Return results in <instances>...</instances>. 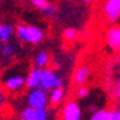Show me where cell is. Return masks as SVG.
<instances>
[{"mask_svg":"<svg viewBox=\"0 0 120 120\" xmlns=\"http://www.w3.org/2000/svg\"><path fill=\"white\" fill-rule=\"evenodd\" d=\"M103 15L108 22L113 24L120 19V0H104Z\"/></svg>","mask_w":120,"mask_h":120,"instance_id":"5","label":"cell"},{"mask_svg":"<svg viewBox=\"0 0 120 120\" xmlns=\"http://www.w3.org/2000/svg\"><path fill=\"white\" fill-rule=\"evenodd\" d=\"M3 83H4V88L8 92L16 94V92H20L24 87H26V75H24L19 70L8 71L7 74L4 75Z\"/></svg>","mask_w":120,"mask_h":120,"instance_id":"2","label":"cell"},{"mask_svg":"<svg viewBox=\"0 0 120 120\" xmlns=\"http://www.w3.org/2000/svg\"><path fill=\"white\" fill-rule=\"evenodd\" d=\"M20 120H49V115L46 109H36L28 106L21 111Z\"/></svg>","mask_w":120,"mask_h":120,"instance_id":"8","label":"cell"},{"mask_svg":"<svg viewBox=\"0 0 120 120\" xmlns=\"http://www.w3.org/2000/svg\"><path fill=\"white\" fill-rule=\"evenodd\" d=\"M88 77H90V67L86 65H81L79 67H77L74 73V83L78 86H85Z\"/></svg>","mask_w":120,"mask_h":120,"instance_id":"10","label":"cell"},{"mask_svg":"<svg viewBox=\"0 0 120 120\" xmlns=\"http://www.w3.org/2000/svg\"><path fill=\"white\" fill-rule=\"evenodd\" d=\"M116 96H117V99L120 100V85H119V87H117V90H116Z\"/></svg>","mask_w":120,"mask_h":120,"instance_id":"21","label":"cell"},{"mask_svg":"<svg viewBox=\"0 0 120 120\" xmlns=\"http://www.w3.org/2000/svg\"><path fill=\"white\" fill-rule=\"evenodd\" d=\"M90 120H108V111L104 109H98L91 115Z\"/></svg>","mask_w":120,"mask_h":120,"instance_id":"15","label":"cell"},{"mask_svg":"<svg viewBox=\"0 0 120 120\" xmlns=\"http://www.w3.org/2000/svg\"><path fill=\"white\" fill-rule=\"evenodd\" d=\"M13 36V26L9 24H1L0 26V40L3 44H7Z\"/></svg>","mask_w":120,"mask_h":120,"instance_id":"11","label":"cell"},{"mask_svg":"<svg viewBox=\"0 0 120 120\" xmlns=\"http://www.w3.org/2000/svg\"><path fill=\"white\" fill-rule=\"evenodd\" d=\"M26 102H28V106L32 107V108L46 109L50 99H49V96L46 95L45 90H42V88L40 87V88H33V90L29 91Z\"/></svg>","mask_w":120,"mask_h":120,"instance_id":"3","label":"cell"},{"mask_svg":"<svg viewBox=\"0 0 120 120\" xmlns=\"http://www.w3.org/2000/svg\"><path fill=\"white\" fill-rule=\"evenodd\" d=\"M40 87L49 91V90H54V88L62 87V79L60 78V75H57L53 70L50 69H44L42 75H41V86Z\"/></svg>","mask_w":120,"mask_h":120,"instance_id":"4","label":"cell"},{"mask_svg":"<svg viewBox=\"0 0 120 120\" xmlns=\"http://www.w3.org/2000/svg\"><path fill=\"white\" fill-rule=\"evenodd\" d=\"M88 94H90V88L86 87V86H79V88L77 90V96L78 98H86V96H88Z\"/></svg>","mask_w":120,"mask_h":120,"instance_id":"18","label":"cell"},{"mask_svg":"<svg viewBox=\"0 0 120 120\" xmlns=\"http://www.w3.org/2000/svg\"><path fill=\"white\" fill-rule=\"evenodd\" d=\"M56 12H57V8L54 7L53 4H49V7L44 11V13L48 15V16H53V15H56Z\"/></svg>","mask_w":120,"mask_h":120,"instance_id":"20","label":"cell"},{"mask_svg":"<svg viewBox=\"0 0 120 120\" xmlns=\"http://www.w3.org/2000/svg\"><path fill=\"white\" fill-rule=\"evenodd\" d=\"M81 117H82V111L77 102L70 100L64 106L62 115H61L62 120H81Z\"/></svg>","mask_w":120,"mask_h":120,"instance_id":"6","label":"cell"},{"mask_svg":"<svg viewBox=\"0 0 120 120\" xmlns=\"http://www.w3.org/2000/svg\"><path fill=\"white\" fill-rule=\"evenodd\" d=\"M64 96H65V91L62 87H58V88H54V90H52V92H50V104H53V106H58V104H61V102L64 100Z\"/></svg>","mask_w":120,"mask_h":120,"instance_id":"12","label":"cell"},{"mask_svg":"<svg viewBox=\"0 0 120 120\" xmlns=\"http://www.w3.org/2000/svg\"><path fill=\"white\" fill-rule=\"evenodd\" d=\"M108 120H120V109L108 111Z\"/></svg>","mask_w":120,"mask_h":120,"instance_id":"19","label":"cell"},{"mask_svg":"<svg viewBox=\"0 0 120 120\" xmlns=\"http://www.w3.org/2000/svg\"><path fill=\"white\" fill-rule=\"evenodd\" d=\"M15 52H16V49H15V45H12V44L7 42L3 46V57H5V58L12 57L15 54Z\"/></svg>","mask_w":120,"mask_h":120,"instance_id":"16","label":"cell"},{"mask_svg":"<svg viewBox=\"0 0 120 120\" xmlns=\"http://www.w3.org/2000/svg\"><path fill=\"white\" fill-rule=\"evenodd\" d=\"M77 37H78V32L75 30V29H73V28L65 29V32H64V38H65V41H67V42H71V41L77 40Z\"/></svg>","mask_w":120,"mask_h":120,"instance_id":"14","label":"cell"},{"mask_svg":"<svg viewBox=\"0 0 120 120\" xmlns=\"http://www.w3.org/2000/svg\"><path fill=\"white\" fill-rule=\"evenodd\" d=\"M30 3H32L36 8L42 9V11H45L46 8L49 7V4H50V3H48V0H30Z\"/></svg>","mask_w":120,"mask_h":120,"instance_id":"17","label":"cell"},{"mask_svg":"<svg viewBox=\"0 0 120 120\" xmlns=\"http://www.w3.org/2000/svg\"><path fill=\"white\" fill-rule=\"evenodd\" d=\"M106 41L111 50L120 52V25H112L107 29Z\"/></svg>","mask_w":120,"mask_h":120,"instance_id":"7","label":"cell"},{"mask_svg":"<svg viewBox=\"0 0 120 120\" xmlns=\"http://www.w3.org/2000/svg\"><path fill=\"white\" fill-rule=\"evenodd\" d=\"M34 64H36V67H46L49 65V54L46 52H40L34 58Z\"/></svg>","mask_w":120,"mask_h":120,"instance_id":"13","label":"cell"},{"mask_svg":"<svg viewBox=\"0 0 120 120\" xmlns=\"http://www.w3.org/2000/svg\"><path fill=\"white\" fill-rule=\"evenodd\" d=\"M41 75L42 70L38 67H34L26 74V87L33 90V88H38L41 86Z\"/></svg>","mask_w":120,"mask_h":120,"instance_id":"9","label":"cell"},{"mask_svg":"<svg viewBox=\"0 0 120 120\" xmlns=\"http://www.w3.org/2000/svg\"><path fill=\"white\" fill-rule=\"evenodd\" d=\"M91 1H92V0H83V3H85V4H90Z\"/></svg>","mask_w":120,"mask_h":120,"instance_id":"22","label":"cell"},{"mask_svg":"<svg viewBox=\"0 0 120 120\" xmlns=\"http://www.w3.org/2000/svg\"><path fill=\"white\" fill-rule=\"evenodd\" d=\"M16 36L20 41L26 44H40L44 38V30L36 25L21 24L16 28Z\"/></svg>","mask_w":120,"mask_h":120,"instance_id":"1","label":"cell"}]
</instances>
